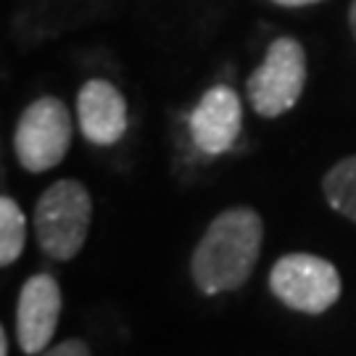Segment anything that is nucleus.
Wrapping results in <instances>:
<instances>
[{"instance_id": "nucleus-12", "label": "nucleus", "mask_w": 356, "mask_h": 356, "mask_svg": "<svg viewBox=\"0 0 356 356\" xmlns=\"http://www.w3.org/2000/svg\"><path fill=\"white\" fill-rule=\"evenodd\" d=\"M277 8H291V11H298V8H309V6H319L325 0H267Z\"/></svg>"}, {"instance_id": "nucleus-6", "label": "nucleus", "mask_w": 356, "mask_h": 356, "mask_svg": "<svg viewBox=\"0 0 356 356\" xmlns=\"http://www.w3.org/2000/svg\"><path fill=\"white\" fill-rule=\"evenodd\" d=\"M193 145L206 156H222L235 148L243 132V101L232 85H211L188 116Z\"/></svg>"}, {"instance_id": "nucleus-1", "label": "nucleus", "mask_w": 356, "mask_h": 356, "mask_svg": "<svg viewBox=\"0 0 356 356\" xmlns=\"http://www.w3.org/2000/svg\"><path fill=\"white\" fill-rule=\"evenodd\" d=\"M264 245V219L251 206H229L211 219L191 259L193 280L206 296L238 291L254 275Z\"/></svg>"}, {"instance_id": "nucleus-10", "label": "nucleus", "mask_w": 356, "mask_h": 356, "mask_svg": "<svg viewBox=\"0 0 356 356\" xmlns=\"http://www.w3.org/2000/svg\"><path fill=\"white\" fill-rule=\"evenodd\" d=\"M26 245V214L16 198H0V264L11 267Z\"/></svg>"}, {"instance_id": "nucleus-11", "label": "nucleus", "mask_w": 356, "mask_h": 356, "mask_svg": "<svg viewBox=\"0 0 356 356\" xmlns=\"http://www.w3.org/2000/svg\"><path fill=\"white\" fill-rule=\"evenodd\" d=\"M40 356H92V354H90V348L85 341L72 338V341H64V343H56V346H51V348H45Z\"/></svg>"}, {"instance_id": "nucleus-2", "label": "nucleus", "mask_w": 356, "mask_h": 356, "mask_svg": "<svg viewBox=\"0 0 356 356\" xmlns=\"http://www.w3.org/2000/svg\"><path fill=\"white\" fill-rule=\"evenodd\" d=\"M92 225V195L79 179L64 177L48 185L35 204L32 227L42 254L56 261L74 259Z\"/></svg>"}, {"instance_id": "nucleus-8", "label": "nucleus", "mask_w": 356, "mask_h": 356, "mask_svg": "<svg viewBox=\"0 0 356 356\" xmlns=\"http://www.w3.org/2000/svg\"><path fill=\"white\" fill-rule=\"evenodd\" d=\"M61 317V288L53 275H32L22 285L16 304V341L26 356L42 354Z\"/></svg>"}, {"instance_id": "nucleus-9", "label": "nucleus", "mask_w": 356, "mask_h": 356, "mask_svg": "<svg viewBox=\"0 0 356 356\" xmlns=\"http://www.w3.org/2000/svg\"><path fill=\"white\" fill-rule=\"evenodd\" d=\"M322 193L332 211L356 225V153L346 156L325 172Z\"/></svg>"}, {"instance_id": "nucleus-7", "label": "nucleus", "mask_w": 356, "mask_h": 356, "mask_svg": "<svg viewBox=\"0 0 356 356\" xmlns=\"http://www.w3.org/2000/svg\"><path fill=\"white\" fill-rule=\"evenodd\" d=\"M76 127L90 145L111 148L129 127V103L106 76H90L76 92Z\"/></svg>"}, {"instance_id": "nucleus-4", "label": "nucleus", "mask_w": 356, "mask_h": 356, "mask_svg": "<svg viewBox=\"0 0 356 356\" xmlns=\"http://www.w3.org/2000/svg\"><path fill=\"white\" fill-rule=\"evenodd\" d=\"M74 138L72 111L58 95H40L26 103L16 129L13 153L24 172L42 175L51 172L66 159Z\"/></svg>"}, {"instance_id": "nucleus-14", "label": "nucleus", "mask_w": 356, "mask_h": 356, "mask_svg": "<svg viewBox=\"0 0 356 356\" xmlns=\"http://www.w3.org/2000/svg\"><path fill=\"white\" fill-rule=\"evenodd\" d=\"M0 356H8V335H6V330H0Z\"/></svg>"}, {"instance_id": "nucleus-5", "label": "nucleus", "mask_w": 356, "mask_h": 356, "mask_svg": "<svg viewBox=\"0 0 356 356\" xmlns=\"http://www.w3.org/2000/svg\"><path fill=\"white\" fill-rule=\"evenodd\" d=\"M341 275L317 254H285L269 272V291L288 309L322 314L341 298Z\"/></svg>"}, {"instance_id": "nucleus-13", "label": "nucleus", "mask_w": 356, "mask_h": 356, "mask_svg": "<svg viewBox=\"0 0 356 356\" xmlns=\"http://www.w3.org/2000/svg\"><path fill=\"white\" fill-rule=\"evenodd\" d=\"M346 22H348V32H351V38H354V42H356V0H351V3H348Z\"/></svg>"}, {"instance_id": "nucleus-3", "label": "nucleus", "mask_w": 356, "mask_h": 356, "mask_svg": "<svg viewBox=\"0 0 356 356\" xmlns=\"http://www.w3.org/2000/svg\"><path fill=\"white\" fill-rule=\"evenodd\" d=\"M309 82V53L293 35L269 42L261 61L245 79V98L261 119H280L293 111Z\"/></svg>"}]
</instances>
